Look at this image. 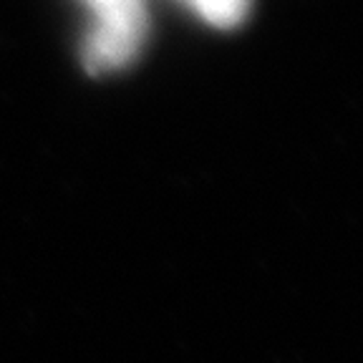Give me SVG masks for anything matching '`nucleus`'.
<instances>
[{
  "label": "nucleus",
  "mask_w": 363,
  "mask_h": 363,
  "mask_svg": "<svg viewBox=\"0 0 363 363\" xmlns=\"http://www.w3.org/2000/svg\"><path fill=\"white\" fill-rule=\"evenodd\" d=\"M91 13L84 61L94 74L119 71L131 63L149 28L147 0H84Z\"/></svg>",
  "instance_id": "obj_1"
},
{
  "label": "nucleus",
  "mask_w": 363,
  "mask_h": 363,
  "mask_svg": "<svg viewBox=\"0 0 363 363\" xmlns=\"http://www.w3.org/2000/svg\"><path fill=\"white\" fill-rule=\"evenodd\" d=\"M194 16L212 28L230 30L247 21L255 0H182Z\"/></svg>",
  "instance_id": "obj_2"
}]
</instances>
